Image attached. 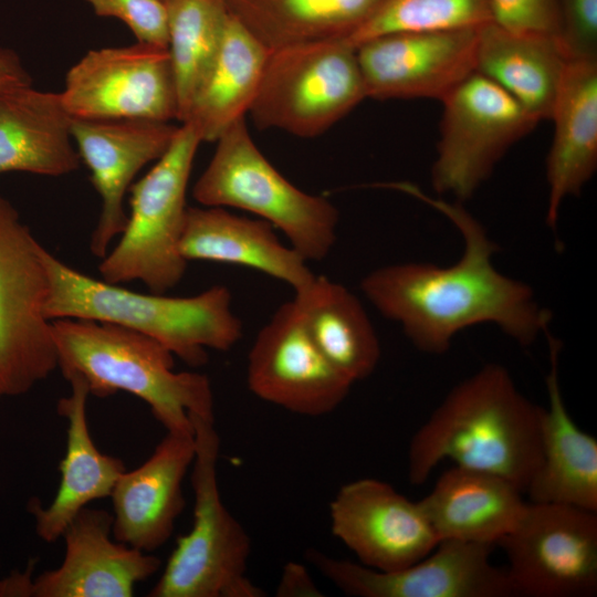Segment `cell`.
Returning <instances> with one entry per match:
<instances>
[{
	"label": "cell",
	"mask_w": 597,
	"mask_h": 597,
	"mask_svg": "<svg viewBox=\"0 0 597 597\" xmlns=\"http://www.w3.org/2000/svg\"><path fill=\"white\" fill-rule=\"evenodd\" d=\"M71 394L59 400L56 411L66 420V449L60 463L61 480L49 506L36 499L28 504L34 519L36 535L45 543L61 538L73 517L91 502L108 498L126 470L122 459L101 452L95 446L87 422L88 386L82 376L65 377Z\"/></svg>",
	"instance_id": "ffe728a7"
},
{
	"label": "cell",
	"mask_w": 597,
	"mask_h": 597,
	"mask_svg": "<svg viewBox=\"0 0 597 597\" xmlns=\"http://www.w3.org/2000/svg\"><path fill=\"white\" fill-rule=\"evenodd\" d=\"M49 277L44 314L116 324L149 336L191 367L207 363V348L227 352L242 337L232 295L213 285L188 297L143 294L96 280L69 266L44 247Z\"/></svg>",
	"instance_id": "3957f363"
},
{
	"label": "cell",
	"mask_w": 597,
	"mask_h": 597,
	"mask_svg": "<svg viewBox=\"0 0 597 597\" xmlns=\"http://www.w3.org/2000/svg\"><path fill=\"white\" fill-rule=\"evenodd\" d=\"M196 443L190 531L178 538L149 597H262L248 576L251 541L224 505L218 484L220 439L214 419L189 415Z\"/></svg>",
	"instance_id": "8992f818"
},
{
	"label": "cell",
	"mask_w": 597,
	"mask_h": 597,
	"mask_svg": "<svg viewBox=\"0 0 597 597\" xmlns=\"http://www.w3.org/2000/svg\"><path fill=\"white\" fill-rule=\"evenodd\" d=\"M200 143L196 129L181 124L167 151L132 186L130 214L119 242L102 259V280L140 281L156 294L182 280L188 264L180 252L186 193Z\"/></svg>",
	"instance_id": "52a82bcc"
},
{
	"label": "cell",
	"mask_w": 597,
	"mask_h": 597,
	"mask_svg": "<svg viewBox=\"0 0 597 597\" xmlns=\"http://www.w3.org/2000/svg\"><path fill=\"white\" fill-rule=\"evenodd\" d=\"M165 1H169V0H165Z\"/></svg>",
	"instance_id": "74e56055"
},
{
	"label": "cell",
	"mask_w": 597,
	"mask_h": 597,
	"mask_svg": "<svg viewBox=\"0 0 597 597\" xmlns=\"http://www.w3.org/2000/svg\"><path fill=\"white\" fill-rule=\"evenodd\" d=\"M269 52L229 13L218 56L182 124L191 125L201 142H216L244 118L256 95Z\"/></svg>",
	"instance_id": "83f0119b"
},
{
	"label": "cell",
	"mask_w": 597,
	"mask_h": 597,
	"mask_svg": "<svg viewBox=\"0 0 597 597\" xmlns=\"http://www.w3.org/2000/svg\"><path fill=\"white\" fill-rule=\"evenodd\" d=\"M514 597H591L597 593V512L527 502L499 541Z\"/></svg>",
	"instance_id": "8fae6325"
},
{
	"label": "cell",
	"mask_w": 597,
	"mask_h": 597,
	"mask_svg": "<svg viewBox=\"0 0 597 597\" xmlns=\"http://www.w3.org/2000/svg\"><path fill=\"white\" fill-rule=\"evenodd\" d=\"M559 20L568 59H597V0H559Z\"/></svg>",
	"instance_id": "836d02e7"
},
{
	"label": "cell",
	"mask_w": 597,
	"mask_h": 597,
	"mask_svg": "<svg viewBox=\"0 0 597 597\" xmlns=\"http://www.w3.org/2000/svg\"><path fill=\"white\" fill-rule=\"evenodd\" d=\"M478 29L398 32L357 45L366 97L442 100L475 71Z\"/></svg>",
	"instance_id": "2e32d148"
},
{
	"label": "cell",
	"mask_w": 597,
	"mask_h": 597,
	"mask_svg": "<svg viewBox=\"0 0 597 597\" xmlns=\"http://www.w3.org/2000/svg\"><path fill=\"white\" fill-rule=\"evenodd\" d=\"M43 245L0 196V395L28 392L57 368Z\"/></svg>",
	"instance_id": "9c48e42d"
},
{
	"label": "cell",
	"mask_w": 597,
	"mask_h": 597,
	"mask_svg": "<svg viewBox=\"0 0 597 597\" xmlns=\"http://www.w3.org/2000/svg\"><path fill=\"white\" fill-rule=\"evenodd\" d=\"M178 128L145 119H72L73 142L102 201L90 243L94 256L103 259L113 239L124 231L127 189L145 165L167 151Z\"/></svg>",
	"instance_id": "e0dca14e"
},
{
	"label": "cell",
	"mask_w": 597,
	"mask_h": 597,
	"mask_svg": "<svg viewBox=\"0 0 597 597\" xmlns=\"http://www.w3.org/2000/svg\"><path fill=\"white\" fill-rule=\"evenodd\" d=\"M279 597H318L323 596L307 569L298 563H287L276 587Z\"/></svg>",
	"instance_id": "e575fe53"
},
{
	"label": "cell",
	"mask_w": 597,
	"mask_h": 597,
	"mask_svg": "<svg viewBox=\"0 0 597 597\" xmlns=\"http://www.w3.org/2000/svg\"><path fill=\"white\" fill-rule=\"evenodd\" d=\"M32 577L31 565L23 572H13L7 576H2L0 572V597H29Z\"/></svg>",
	"instance_id": "8d00e7d4"
},
{
	"label": "cell",
	"mask_w": 597,
	"mask_h": 597,
	"mask_svg": "<svg viewBox=\"0 0 597 597\" xmlns=\"http://www.w3.org/2000/svg\"><path fill=\"white\" fill-rule=\"evenodd\" d=\"M60 95L77 119L178 118L168 49L140 42L87 52L69 70Z\"/></svg>",
	"instance_id": "7c38bea8"
},
{
	"label": "cell",
	"mask_w": 597,
	"mask_h": 597,
	"mask_svg": "<svg viewBox=\"0 0 597 597\" xmlns=\"http://www.w3.org/2000/svg\"><path fill=\"white\" fill-rule=\"evenodd\" d=\"M364 98L356 49L346 39L304 42L269 52L249 114L262 129L310 138Z\"/></svg>",
	"instance_id": "ba28073f"
},
{
	"label": "cell",
	"mask_w": 597,
	"mask_h": 597,
	"mask_svg": "<svg viewBox=\"0 0 597 597\" xmlns=\"http://www.w3.org/2000/svg\"><path fill=\"white\" fill-rule=\"evenodd\" d=\"M489 22L490 0H384L347 41L356 48L390 33L476 29Z\"/></svg>",
	"instance_id": "4dcf8cb0"
},
{
	"label": "cell",
	"mask_w": 597,
	"mask_h": 597,
	"mask_svg": "<svg viewBox=\"0 0 597 597\" xmlns=\"http://www.w3.org/2000/svg\"><path fill=\"white\" fill-rule=\"evenodd\" d=\"M304 325L322 355L353 383L370 376L380 355V343L359 298L346 286L316 275L295 293Z\"/></svg>",
	"instance_id": "4316f807"
},
{
	"label": "cell",
	"mask_w": 597,
	"mask_h": 597,
	"mask_svg": "<svg viewBox=\"0 0 597 597\" xmlns=\"http://www.w3.org/2000/svg\"><path fill=\"white\" fill-rule=\"evenodd\" d=\"M329 520L333 535L377 570L407 567L439 543L420 502L374 478L342 485L329 503Z\"/></svg>",
	"instance_id": "9a60e30c"
},
{
	"label": "cell",
	"mask_w": 597,
	"mask_h": 597,
	"mask_svg": "<svg viewBox=\"0 0 597 597\" xmlns=\"http://www.w3.org/2000/svg\"><path fill=\"white\" fill-rule=\"evenodd\" d=\"M247 384L266 402L296 415L321 417L345 400L354 383L318 350L293 298L256 334L248 355Z\"/></svg>",
	"instance_id": "5bb4252c"
},
{
	"label": "cell",
	"mask_w": 597,
	"mask_h": 597,
	"mask_svg": "<svg viewBox=\"0 0 597 597\" xmlns=\"http://www.w3.org/2000/svg\"><path fill=\"white\" fill-rule=\"evenodd\" d=\"M0 397H1V395H0Z\"/></svg>",
	"instance_id": "f35d334b"
},
{
	"label": "cell",
	"mask_w": 597,
	"mask_h": 597,
	"mask_svg": "<svg viewBox=\"0 0 597 597\" xmlns=\"http://www.w3.org/2000/svg\"><path fill=\"white\" fill-rule=\"evenodd\" d=\"M72 119L60 93L32 84L0 92V174L59 177L78 169Z\"/></svg>",
	"instance_id": "d4e9b609"
},
{
	"label": "cell",
	"mask_w": 597,
	"mask_h": 597,
	"mask_svg": "<svg viewBox=\"0 0 597 597\" xmlns=\"http://www.w3.org/2000/svg\"><path fill=\"white\" fill-rule=\"evenodd\" d=\"M181 255L254 269L306 290L316 275L292 247L281 243L266 221L237 216L222 207H188L180 240Z\"/></svg>",
	"instance_id": "44dd1931"
},
{
	"label": "cell",
	"mask_w": 597,
	"mask_h": 597,
	"mask_svg": "<svg viewBox=\"0 0 597 597\" xmlns=\"http://www.w3.org/2000/svg\"><path fill=\"white\" fill-rule=\"evenodd\" d=\"M509 480L454 465L420 502L439 542L454 540L495 546L517 524L527 502Z\"/></svg>",
	"instance_id": "cb8c5ba5"
},
{
	"label": "cell",
	"mask_w": 597,
	"mask_h": 597,
	"mask_svg": "<svg viewBox=\"0 0 597 597\" xmlns=\"http://www.w3.org/2000/svg\"><path fill=\"white\" fill-rule=\"evenodd\" d=\"M384 0H226L235 18L268 51L348 39Z\"/></svg>",
	"instance_id": "f1b7e54d"
},
{
	"label": "cell",
	"mask_w": 597,
	"mask_h": 597,
	"mask_svg": "<svg viewBox=\"0 0 597 597\" xmlns=\"http://www.w3.org/2000/svg\"><path fill=\"white\" fill-rule=\"evenodd\" d=\"M31 84L32 78L19 55L11 49L0 48V92Z\"/></svg>",
	"instance_id": "d590c367"
},
{
	"label": "cell",
	"mask_w": 597,
	"mask_h": 597,
	"mask_svg": "<svg viewBox=\"0 0 597 597\" xmlns=\"http://www.w3.org/2000/svg\"><path fill=\"white\" fill-rule=\"evenodd\" d=\"M548 407L541 418V463L525 493L531 502L557 503L597 512V440L568 413L558 376L562 344L547 331Z\"/></svg>",
	"instance_id": "7402d4cb"
},
{
	"label": "cell",
	"mask_w": 597,
	"mask_h": 597,
	"mask_svg": "<svg viewBox=\"0 0 597 597\" xmlns=\"http://www.w3.org/2000/svg\"><path fill=\"white\" fill-rule=\"evenodd\" d=\"M493 546L454 540L440 541L418 562L377 570L317 549L310 563L333 585L356 597H514L505 568L491 562Z\"/></svg>",
	"instance_id": "4fadbf2b"
},
{
	"label": "cell",
	"mask_w": 597,
	"mask_h": 597,
	"mask_svg": "<svg viewBox=\"0 0 597 597\" xmlns=\"http://www.w3.org/2000/svg\"><path fill=\"white\" fill-rule=\"evenodd\" d=\"M195 453L193 430L167 431L143 464L122 473L109 495L117 542L153 553L169 541L186 506L182 482Z\"/></svg>",
	"instance_id": "d6986e66"
},
{
	"label": "cell",
	"mask_w": 597,
	"mask_h": 597,
	"mask_svg": "<svg viewBox=\"0 0 597 597\" xmlns=\"http://www.w3.org/2000/svg\"><path fill=\"white\" fill-rule=\"evenodd\" d=\"M95 14L124 22L137 42L168 49V4L165 0H84Z\"/></svg>",
	"instance_id": "1f68e13d"
},
{
	"label": "cell",
	"mask_w": 597,
	"mask_h": 597,
	"mask_svg": "<svg viewBox=\"0 0 597 597\" xmlns=\"http://www.w3.org/2000/svg\"><path fill=\"white\" fill-rule=\"evenodd\" d=\"M168 52L178 95V118L190 106L220 51L229 11L226 0H169Z\"/></svg>",
	"instance_id": "f546056e"
},
{
	"label": "cell",
	"mask_w": 597,
	"mask_h": 597,
	"mask_svg": "<svg viewBox=\"0 0 597 597\" xmlns=\"http://www.w3.org/2000/svg\"><path fill=\"white\" fill-rule=\"evenodd\" d=\"M52 333L64 378L82 376L90 395L129 392L149 406L166 431H192L189 415L214 419L209 378L175 371L174 354L156 339L116 324L76 318L53 320Z\"/></svg>",
	"instance_id": "277c9868"
},
{
	"label": "cell",
	"mask_w": 597,
	"mask_h": 597,
	"mask_svg": "<svg viewBox=\"0 0 597 597\" xmlns=\"http://www.w3.org/2000/svg\"><path fill=\"white\" fill-rule=\"evenodd\" d=\"M413 196L443 213L461 233L463 253L449 266L401 262L365 275L360 289L386 318L398 323L420 352L444 354L461 331L480 324L498 326L521 346L545 334L552 320L532 287L495 269L498 245L460 203L432 199L415 187Z\"/></svg>",
	"instance_id": "6da1fadb"
},
{
	"label": "cell",
	"mask_w": 597,
	"mask_h": 597,
	"mask_svg": "<svg viewBox=\"0 0 597 597\" xmlns=\"http://www.w3.org/2000/svg\"><path fill=\"white\" fill-rule=\"evenodd\" d=\"M443 112L431 185L469 199L506 150L538 121L501 87L474 72L441 100Z\"/></svg>",
	"instance_id": "30bf717a"
},
{
	"label": "cell",
	"mask_w": 597,
	"mask_h": 597,
	"mask_svg": "<svg viewBox=\"0 0 597 597\" xmlns=\"http://www.w3.org/2000/svg\"><path fill=\"white\" fill-rule=\"evenodd\" d=\"M549 119L546 222L555 229L564 200L577 196L597 168V59H569Z\"/></svg>",
	"instance_id": "603a6c76"
},
{
	"label": "cell",
	"mask_w": 597,
	"mask_h": 597,
	"mask_svg": "<svg viewBox=\"0 0 597 597\" xmlns=\"http://www.w3.org/2000/svg\"><path fill=\"white\" fill-rule=\"evenodd\" d=\"M568 60L556 35L511 31L494 22L478 29L475 71L538 122L552 115Z\"/></svg>",
	"instance_id": "484cf974"
},
{
	"label": "cell",
	"mask_w": 597,
	"mask_h": 597,
	"mask_svg": "<svg viewBox=\"0 0 597 597\" xmlns=\"http://www.w3.org/2000/svg\"><path fill=\"white\" fill-rule=\"evenodd\" d=\"M59 567L33 576L30 597H132L161 567L153 555L113 537V514L82 509L65 527Z\"/></svg>",
	"instance_id": "ac0fdd59"
},
{
	"label": "cell",
	"mask_w": 597,
	"mask_h": 597,
	"mask_svg": "<svg viewBox=\"0 0 597 597\" xmlns=\"http://www.w3.org/2000/svg\"><path fill=\"white\" fill-rule=\"evenodd\" d=\"M216 142L213 156L193 186V198L202 206L253 213L281 230L304 260L325 259L337 238L335 206L289 181L256 147L245 117Z\"/></svg>",
	"instance_id": "5b68a950"
},
{
	"label": "cell",
	"mask_w": 597,
	"mask_h": 597,
	"mask_svg": "<svg viewBox=\"0 0 597 597\" xmlns=\"http://www.w3.org/2000/svg\"><path fill=\"white\" fill-rule=\"evenodd\" d=\"M492 22L516 32L558 36L559 0H490Z\"/></svg>",
	"instance_id": "d6a6232c"
},
{
	"label": "cell",
	"mask_w": 597,
	"mask_h": 597,
	"mask_svg": "<svg viewBox=\"0 0 597 597\" xmlns=\"http://www.w3.org/2000/svg\"><path fill=\"white\" fill-rule=\"evenodd\" d=\"M543 408L519 390L504 366L485 364L455 385L411 438L410 483H425L449 459L500 475L525 493L541 463Z\"/></svg>",
	"instance_id": "7a4b0ae2"
}]
</instances>
